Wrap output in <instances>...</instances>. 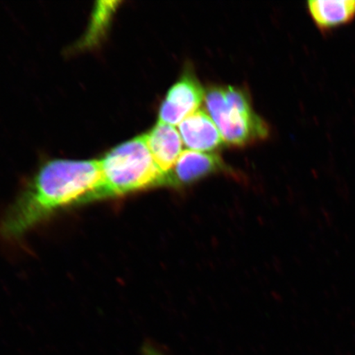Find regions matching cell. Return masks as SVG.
<instances>
[{"mask_svg":"<svg viewBox=\"0 0 355 355\" xmlns=\"http://www.w3.org/2000/svg\"><path fill=\"white\" fill-rule=\"evenodd\" d=\"M205 92L193 74L185 73L168 92L159 110V122L180 125L186 118L196 112Z\"/></svg>","mask_w":355,"mask_h":355,"instance_id":"obj_4","label":"cell"},{"mask_svg":"<svg viewBox=\"0 0 355 355\" xmlns=\"http://www.w3.org/2000/svg\"><path fill=\"white\" fill-rule=\"evenodd\" d=\"M183 143L190 150L211 153L223 144L218 128L207 111L198 110L179 125Z\"/></svg>","mask_w":355,"mask_h":355,"instance_id":"obj_6","label":"cell"},{"mask_svg":"<svg viewBox=\"0 0 355 355\" xmlns=\"http://www.w3.org/2000/svg\"><path fill=\"white\" fill-rule=\"evenodd\" d=\"M307 8L311 19L323 34L355 19V0H311Z\"/></svg>","mask_w":355,"mask_h":355,"instance_id":"obj_8","label":"cell"},{"mask_svg":"<svg viewBox=\"0 0 355 355\" xmlns=\"http://www.w3.org/2000/svg\"><path fill=\"white\" fill-rule=\"evenodd\" d=\"M223 168L224 164L216 153L185 150L166 173L165 186L184 187Z\"/></svg>","mask_w":355,"mask_h":355,"instance_id":"obj_5","label":"cell"},{"mask_svg":"<svg viewBox=\"0 0 355 355\" xmlns=\"http://www.w3.org/2000/svg\"><path fill=\"white\" fill-rule=\"evenodd\" d=\"M204 101L226 144L244 146L268 136L266 123L252 110L250 99L239 89L211 87Z\"/></svg>","mask_w":355,"mask_h":355,"instance_id":"obj_3","label":"cell"},{"mask_svg":"<svg viewBox=\"0 0 355 355\" xmlns=\"http://www.w3.org/2000/svg\"><path fill=\"white\" fill-rule=\"evenodd\" d=\"M144 350L145 355H163L162 353L157 352V349H154L153 346H146Z\"/></svg>","mask_w":355,"mask_h":355,"instance_id":"obj_9","label":"cell"},{"mask_svg":"<svg viewBox=\"0 0 355 355\" xmlns=\"http://www.w3.org/2000/svg\"><path fill=\"white\" fill-rule=\"evenodd\" d=\"M100 159L48 162L0 221V235L17 239L66 208L81 206L101 180Z\"/></svg>","mask_w":355,"mask_h":355,"instance_id":"obj_1","label":"cell"},{"mask_svg":"<svg viewBox=\"0 0 355 355\" xmlns=\"http://www.w3.org/2000/svg\"><path fill=\"white\" fill-rule=\"evenodd\" d=\"M101 180L82 205L165 186L166 174L150 153L145 135L111 150L100 159Z\"/></svg>","mask_w":355,"mask_h":355,"instance_id":"obj_2","label":"cell"},{"mask_svg":"<svg viewBox=\"0 0 355 355\" xmlns=\"http://www.w3.org/2000/svg\"><path fill=\"white\" fill-rule=\"evenodd\" d=\"M145 137L155 163L166 175L182 153L183 140L180 132L170 124L158 122Z\"/></svg>","mask_w":355,"mask_h":355,"instance_id":"obj_7","label":"cell"}]
</instances>
